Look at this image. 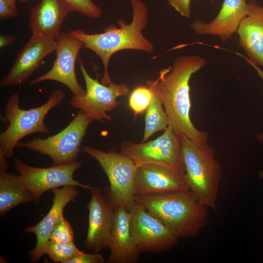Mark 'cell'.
<instances>
[{"label": "cell", "mask_w": 263, "mask_h": 263, "mask_svg": "<svg viewBox=\"0 0 263 263\" xmlns=\"http://www.w3.org/2000/svg\"><path fill=\"white\" fill-rule=\"evenodd\" d=\"M54 198L53 205L44 218L34 226L25 228L27 233H33L36 237V244L29 253L33 262H38L45 254L46 244L51 233L61 217L66 205L80 193L77 186L69 185L52 189Z\"/></svg>", "instance_id": "17"}, {"label": "cell", "mask_w": 263, "mask_h": 263, "mask_svg": "<svg viewBox=\"0 0 263 263\" xmlns=\"http://www.w3.org/2000/svg\"><path fill=\"white\" fill-rule=\"evenodd\" d=\"M134 202L160 219L179 238H195L208 223V207L190 190L136 195Z\"/></svg>", "instance_id": "3"}, {"label": "cell", "mask_w": 263, "mask_h": 263, "mask_svg": "<svg viewBox=\"0 0 263 263\" xmlns=\"http://www.w3.org/2000/svg\"><path fill=\"white\" fill-rule=\"evenodd\" d=\"M128 209L130 227L139 252L159 253L173 247L179 238L160 219L134 202Z\"/></svg>", "instance_id": "10"}, {"label": "cell", "mask_w": 263, "mask_h": 263, "mask_svg": "<svg viewBox=\"0 0 263 263\" xmlns=\"http://www.w3.org/2000/svg\"><path fill=\"white\" fill-rule=\"evenodd\" d=\"M81 252L74 243L60 244L49 240L46 244L45 254L55 263H67Z\"/></svg>", "instance_id": "23"}, {"label": "cell", "mask_w": 263, "mask_h": 263, "mask_svg": "<svg viewBox=\"0 0 263 263\" xmlns=\"http://www.w3.org/2000/svg\"><path fill=\"white\" fill-rule=\"evenodd\" d=\"M82 150L95 159L106 174L110 183L105 188L114 208L125 206L128 208L134 202V181L137 167L129 157L115 148L104 151L86 146Z\"/></svg>", "instance_id": "6"}, {"label": "cell", "mask_w": 263, "mask_h": 263, "mask_svg": "<svg viewBox=\"0 0 263 263\" xmlns=\"http://www.w3.org/2000/svg\"><path fill=\"white\" fill-rule=\"evenodd\" d=\"M179 139L190 190L203 204L216 211L222 173L220 163L215 158L214 149L207 143L196 144L184 136Z\"/></svg>", "instance_id": "4"}, {"label": "cell", "mask_w": 263, "mask_h": 263, "mask_svg": "<svg viewBox=\"0 0 263 263\" xmlns=\"http://www.w3.org/2000/svg\"><path fill=\"white\" fill-rule=\"evenodd\" d=\"M65 96L63 91L55 90L43 105L24 110L19 107L18 93H13L5 105L3 116H0L7 128L0 133V153L6 158L12 157L15 148L23 137L36 132L49 133L45 118L51 110L62 102Z\"/></svg>", "instance_id": "5"}, {"label": "cell", "mask_w": 263, "mask_h": 263, "mask_svg": "<svg viewBox=\"0 0 263 263\" xmlns=\"http://www.w3.org/2000/svg\"><path fill=\"white\" fill-rule=\"evenodd\" d=\"M18 37L17 36L6 35L0 36V48H2L11 44L15 41Z\"/></svg>", "instance_id": "31"}, {"label": "cell", "mask_w": 263, "mask_h": 263, "mask_svg": "<svg viewBox=\"0 0 263 263\" xmlns=\"http://www.w3.org/2000/svg\"><path fill=\"white\" fill-rule=\"evenodd\" d=\"M169 4L182 16L189 18L191 14V0H168Z\"/></svg>", "instance_id": "29"}, {"label": "cell", "mask_w": 263, "mask_h": 263, "mask_svg": "<svg viewBox=\"0 0 263 263\" xmlns=\"http://www.w3.org/2000/svg\"><path fill=\"white\" fill-rule=\"evenodd\" d=\"M253 0H224L216 17L210 22L196 19L190 27L195 34L217 36L226 42L236 33L242 20L249 12Z\"/></svg>", "instance_id": "16"}, {"label": "cell", "mask_w": 263, "mask_h": 263, "mask_svg": "<svg viewBox=\"0 0 263 263\" xmlns=\"http://www.w3.org/2000/svg\"><path fill=\"white\" fill-rule=\"evenodd\" d=\"M152 91L151 102L146 110L145 126L141 142H146L149 138L157 132L165 131L169 124V117L163 108L160 98L154 90Z\"/></svg>", "instance_id": "22"}, {"label": "cell", "mask_w": 263, "mask_h": 263, "mask_svg": "<svg viewBox=\"0 0 263 263\" xmlns=\"http://www.w3.org/2000/svg\"><path fill=\"white\" fill-rule=\"evenodd\" d=\"M132 19L127 24L123 19L115 24L107 26L100 33L89 34L80 29L70 30L69 35L80 40L83 47L94 52L101 59L104 66L101 83L109 85L112 82L108 72L111 56L118 51L134 50L152 53L154 47L150 40L143 35L149 19V11L141 0H131Z\"/></svg>", "instance_id": "2"}, {"label": "cell", "mask_w": 263, "mask_h": 263, "mask_svg": "<svg viewBox=\"0 0 263 263\" xmlns=\"http://www.w3.org/2000/svg\"><path fill=\"white\" fill-rule=\"evenodd\" d=\"M260 178H263V170L259 172Z\"/></svg>", "instance_id": "32"}, {"label": "cell", "mask_w": 263, "mask_h": 263, "mask_svg": "<svg viewBox=\"0 0 263 263\" xmlns=\"http://www.w3.org/2000/svg\"><path fill=\"white\" fill-rule=\"evenodd\" d=\"M17 0L21 3H25L28 1L29 0Z\"/></svg>", "instance_id": "33"}, {"label": "cell", "mask_w": 263, "mask_h": 263, "mask_svg": "<svg viewBox=\"0 0 263 263\" xmlns=\"http://www.w3.org/2000/svg\"><path fill=\"white\" fill-rule=\"evenodd\" d=\"M105 261L103 256L99 252L88 254L81 251L67 263H103Z\"/></svg>", "instance_id": "28"}, {"label": "cell", "mask_w": 263, "mask_h": 263, "mask_svg": "<svg viewBox=\"0 0 263 263\" xmlns=\"http://www.w3.org/2000/svg\"><path fill=\"white\" fill-rule=\"evenodd\" d=\"M17 0H0V19L5 20L17 16L18 8L16 2Z\"/></svg>", "instance_id": "27"}, {"label": "cell", "mask_w": 263, "mask_h": 263, "mask_svg": "<svg viewBox=\"0 0 263 263\" xmlns=\"http://www.w3.org/2000/svg\"><path fill=\"white\" fill-rule=\"evenodd\" d=\"M34 201L30 191L19 175L0 169V215H6L17 206Z\"/></svg>", "instance_id": "21"}, {"label": "cell", "mask_w": 263, "mask_h": 263, "mask_svg": "<svg viewBox=\"0 0 263 263\" xmlns=\"http://www.w3.org/2000/svg\"><path fill=\"white\" fill-rule=\"evenodd\" d=\"M94 120L79 110L71 122L57 133L46 138L35 137L16 147L26 148L49 156L53 165L66 164L76 161L89 125Z\"/></svg>", "instance_id": "7"}, {"label": "cell", "mask_w": 263, "mask_h": 263, "mask_svg": "<svg viewBox=\"0 0 263 263\" xmlns=\"http://www.w3.org/2000/svg\"><path fill=\"white\" fill-rule=\"evenodd\" d=\"M120 152L129 157L137 167L146 164L166 166L185 174L179 136L169 125L156 139L137 143L124 141Z\"/></svg>", "instance_id": "8"}, {"label": "cell", "mask_w": 263, "mask_h": 263, "mask_svg": "<svg viewBox=\"0 0 263 263\" xmlns=\"http://www.w3.org/2000/svg\"><path fill=\"white\" fill-rule=\"evenodd\" d=\"M49 241L60 244L74 243L73 230L69 222L62 215L54 227L49 237Z\"/></svg>", "instance_id": "25"}, {"label": "cell", "mask_w": 263, "mask_h": 263, "mask_svg": "<svg viewBox=\"0 0 263 263\" xmlns=\"http://www.w3.org/2000/svg\"><path fill=\"white\" fill-rule=\"evenodd\" d=\"M240 56L244 58V59L248 63V64H250L256 70L258 76L261 78V79H262V80H263V70L261 69L259 66L249 61L246 57V56H244L241 54ZM256 137L258 140L262 143H263V133L257 134Z\"/></svg>", "instance_id": "30"}, {"label": "cell", "mask_w": 263, "mask_h": 263, "mask_svg": "<svg viewBox=\"0 0 263 263\" xmlns=\"http://www.w3.org/2000/svg\"><path fill=\"white\" fill-rule=\"evenodd\" d=\"M89 190L92 196L87 206L88 228L84 244L98 253L109 247L115 208L100 188L92 186Z\"/></svg>", "instance_id": "13"}, {"label": "cell", "mask_w": 263, "mask_h": 263, "mask_svg": "<svg viewBox=\"0 0 263 263\" xmlns=\"http://www.w3.org/2000/svg\"><path fill=\"white\" fill-rule=\"evenodd\" d=\"M185 174L166 166L146 164L137 167L135 196L189 190Z\"/></svg>", "instance_id": "15"}, {"label": "cell", "mask_w": 263, "mask_h": 263, "mask_svg": "<svg viewBox=\"0 0 263 263\" xmlns=\"http://www.w3.org/2000/svg\"><path fill=\"white\" fill-rule=\"evenodd\" d=\"M207 60L198 55L177 56L171 67L162 69L156 80L146 83L160 98L169 125L179 137L186 136L196 144L207 143L208 134L197 129L191 121L189 80L204 67Z\"/></svg>", "instance_id": "1"}, {"label": "cell", "mask_w": 263, "mask_h": 263, "mask_svg": "<svg viewBox=\"0 0 263 263\" xmlns=\"http://www.w3.org/2000/svg\"><path fill=\"white\" fill-rule=\"evenodd\" d=\"M131 216L126 207L115 208L108 263H135L138 261L140 252L131 230Z\"/></svg>", "instance_id": "18"}, {"label": "cell", "mask_w": 263, "mask_h": 263, "mask_svg": "<svg viewBox=\"0 0 263 263\" xmlns=\"http://www.w3.org/2000/svg\"><path fill=\"white\" fill-rule=\"evenodd\" d=\"M83 47V43L80 40L68 33H61L57 39L56 58L52 67L47 73L30 81L29 84L34 85L44 81H55L67 86L73 96L84 95L86 90L78 81L75 67L79 53Z\"/></svg>", "instance_id": "12"}, {"label": "cell", "mask_w": 263, "mask_h": 263, "mask_svg": "<svg viewBox=\"0 0 263 263\" xmlns=\"http://www.w3.org/2000/svg\"><path fill=\"white\" fill-rule=\"evenodd\" d=\"M78 67L84 79L86 93L82 96H72L69 104L73 108L85 112L93 120L101 123L104 120L112 121V117L107 112L118 107V97L129 94V86L113 82L109 85L100 83L97 78L94 79L89 75L80 57Z\"/></svg>", "instance_id": "9"}, {"label": "cell", "mask_w": 263, "mask_h": 263, "mask_svg": "<svg viewBox=\"0 0 263 263\" xmlns=\"http://www.w3.org/2000/svg\"><path fill=\"white\" fill-rule=\"evenodd\" d=\"M152 94V91L147 85L137 86L132 91L129 99V106L135 117L146 111L151 102Z\"/></svg>", "instance_id": "24"}, {"label": "cell", "mask_w": 263, "mask_h": 263, "mask_svg": "<svg viewBox=\"0 0 263 263\" xmlns=\"http://www.w3.org/2000/svg\"><path fill=\"white\" fill-rule=\"evenodd\" d=\"M71 11L64 0H41L30 11L29 27L32 36L57 40L64 19Z\"/></svg>", "instance_id": "19"}, {"label": "cell", "mask_w": 263, "mask_h": 263, "mask_svg": "<svg viewBox=\"0 0 263 263\" xmlns=\"http://www.w3.org/2000/svg\"><path fill=\"white\" fill-rule=\"evenodd\" d=\"M236 33L239 44L246 57L263 68V6L253 0L247 15L242 20Z\"/></svg>", "instance_id": "20"}, {"label": "cell", "mask_w": 263, "mask_h": 263, "mask_svg": "<svg viewBox=\"0 0 263 263\" xmlns=\"http://www.w3.org/2000/svg\"><path fill=\"white\" fill-rule=\"evenodd\" d=\"M14 165L32 194L36 204L40 201L43 194L50 189L69 185L87 189L92 187L74 179V172L81 166V163L77 160L66 164L38 168L29 165L16 157Z\"/></svg>", "instance_id": "11"}, {"label": "cell", "mask_w": 263, "mask_h": 263, "mask_svg": "<svg viewBox=\"0 0 263 263\" xmlns=\"http://www.w3.org/2000/svg\"><path fill=\"white\" fill-rule=\"evenodd\" d=\"M57 40L44 36H31L18 53L8 74L0 81V87L20 85L41 65L44 59L55 52Z\"/></svg>", "instance_id": "14"}, {"label": "cell", "mask_w": 263, "mask_h": 263, "mask_svg": "<svg viewBox=\"0 0 263 263\" xmlns=\"http://www.w3.org/2000/svg\"><path fill=\"white\" fill-rule=\"evenodd\" d=\"M71 11L78 13L91 18H99L102 15L101 9L92 0H64Z\"/></svg>", "instance_id": "26"}]
</instances>
